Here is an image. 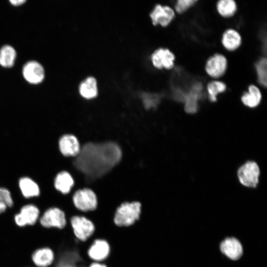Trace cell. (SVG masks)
Returning a JSON list of instances; mask_svg holds the SVG:
<instances>
[{"label": "cell", "mask_w": 267, "mask_h": 267, "mask_svg": "<svg viewBox=\"0 0 267 267\" xmlns=\"http://www.w3.org/2000/svg\"><path fill=\"white\" fill-rule=\"evenodd\" d=\"M260 169L255 161L245 162L238 168L237 177L241 184L247 187L255 188L259 183Z\"/></svg>", "instance_id": "6"}, {"label": "cell", "mask_w": 267, "mask_h": 267, "mask_svg": "<svg viewBox=\"0 0 267 267\" xmlns=\"http://www.w3.org/2000/svg\"><path fill=\"white\" fill-rule=\"evenodd\" d=\"M141 205L138 201L125 202L119 206L113 217V222L119 227L133 225L140 218Z\"/></svg>", "instance_id": "2"}, {"label": "cell", "mask_w": 267, "mask_h": 267, "mask_svg": "<svg viewBox=\"0 0 267 267\" xmlns=\"http://www.w3.org/2000/svg\"><path fill=\"white\" fill-rule=\"evenodd\" d=\"M226 88L223 82L218 80H214L209 82L206 89L209 100L212 102L217 101L218 94L224 92Z\"/></svg>", "instance_id": "25"}, {"label": "cell", "mask_w": 267, "mask_h": 267, "mask_svg": "<svg viewBox=\"0 0 267 267\" xmlns=\"http://www.w3.org/2000/svg\"><path fill=\"white\" fill-rule=\"evenodd\" d=\"M262 99V94L260 89L255 85H250L248 91L241 97V101L246 107L250 108L259 106Z\"/></svg>", "instance_id": "20"}, {"label": "cell", "mask_w": 267, "mask_h": 267, "mask_svg": "<svg viewBox=\"0 0 267 267\" xmlns=\"http://www.w3.org/2000/svg\"><path fill=\"white\" fill-rule=\"evenodd\" d=\"M150 16L154 25L159 24L162 27H166L175 18V11L168 5L157 4L150 13Z\"/></svg>", "instance_id": "14"}, {"label": "cell", "mask_w": 267, "mask_h": 267, "mask_svg": "<svg viewBox=\"0 0 267 267\" xmlns=\"http://www.w3.org/2000/svg\"><path fill=\"white\" fill-rule=\"evenodd\" d=\"M74 184L71 175L66 171H61L54 176L53 186L54 189L62 195L68 194Z\"/></svg>", "instance_id": "17"}, {"label": "cell", "mask_w": 267, "mask_h": 267, "mask_svg": "<svg viewBox=\"0 0 267 267\" xmlns=\"http://www.w3.org/2000/svg\"><path fill=\"white\" fill-rule=\"evenodd\" d=\"M79 92L80 94L85 98L90 99L95 97L97 94L95 79L92 77L87 78L80 85Z\"/></svg>", "instance_id": "23"}, {"label": "cell", "mask_w": 267, "mask_h": 267, "mask_svg": "<svg viewBox=\"0 0 267 267\" xmlns=\"http://www.w3.org/2000/svg\"><path fill=\"white\" fill-rule=\"evenodd\" d=\"M197 1V0H178L175 4V10L178 13L182 14L195 4Z\"/></svg>", "instance_id": "27"}, {"label": "cell", "mask_w": 267, "mask_h": 267, "mask_svg": "<svg viewBox=\"0 0 267 267\" xmlns=\"http://www.w3.org/2000/svg\"><path fill=\"white\" fill-rule=\"evenodd\" d=\"M89 267H107L104 264H101L98 263H92L89 265Z\"/></svg>", "instance_id": "29"}, {"label": "cell", "mask_w": 267, "mask_h": 267, "mask_svg": "<svg viewBox=\"0 0 267 267\" xmlns=\"http://www.w3.org/2000/svg\"><path fill=\"white\" fill-rule=\"evenodd\" d=\"M119 146L115 143H88L74 161L75 167L91 179L99 178L111 170L120 160Z\"/></svg>", "instance_id": "1"}, {"label": "cell", "mask_w": 267, "mask_h": 267, "mask_svg": "<svg viewBox=\"0 0 267 267\" xmlns=\"http://www.w3.org/2000/svg\"><path fill=\"white\" fill-rule=\"evenodd\" d=\"M110 250L108 242L103 239H96L89 246L87 254L92 261L102 262L109 257Z\"/></svg>", "instance_id": "15"}, {"label": "cell", "mask_w": 267, "mask_h": 267, "mask_svg": "<svg viewBox=\"0 0 267 267\" xmlns=\"http://www.w3.org/2000/svg\"><path fill=\"white\" fill-rule=\"evenodd\" d=\"M67 220L74 236L80 241H86L95 230L92 222L85 216L75 215Z\"/></svg>", "instance_id": "5"}, {"label": "cell", "mask_w": 267, "mask_h": 267, "mask_svg": "<svg viewBox=\"0 0 267 267\" xmlns=\"http://www.w3.org/2000/svg\"><path fill=\"white\" fill-rule=\"evenodd\" d=\"M34 267H51L55 261V254L48 246H43L34 250L30 257Z\"/></svg>", "instance_id": "11"}, {"label": "cell", "mask_w": 267, "mask_h": 267, "mask_svg": "<svg viewBox=\"0 0 267 267\" xmlns=\"http://www.w3.org/2000/svg\"><path fill=\"white\" fill-rule=\"evenodd\" d=\"M17 185L19 195L26 201L37 199L42 195V189L39 183L29 176L20 177Z\"/></svg>", "instance_id": "9"}, {"label": "cell", "mask_w": 267, "mask_h": 267, "mask_svg": "<svg viewBox=\"0 0 267 267\" xmlns=\"http://www.w3.org/2000/svg\"><path fill=\"white\" fill-rule=\"evenodd\" d=\"M221 43L226 50L234 51L241 45L242 37L237 30L228 28L223 32L222 36Z\"/></svg>", "instance_id": "18"}, {"label": "cell", "mask_w": 267, "mask_h": 267, "mask_svg": "<svg viewBox=\"0 0 267 267\" xmlns=\"http://www.w3.org/2000/svg\"><path fill=\"white\" fill-rule=\"evenodd\" d=\"M38 223L45 229L62 230L67 225L68 220L66 213L62 209L52 206L42 212Z\"/></svg>", "instance_id": "3"}, {"label": "cell", "mask_w": 267, "mask_h": 267, "mask_svg": "<svg viewBox=\"0 0 267 267\" xmlns=\"http://www.w3.org/2000/svg\"></svg>", "instance_id": "30"}, {"label": "cell", "mask_w": 267, "mask_h": 267, "mask_svg": "<svg viewBox=\"0 0 267 267\" xmlns=\"http://www.w3.org/2000/svg\"><path fill=\"white\" fill-rule=\"evenodd\" d=\"M58 147L61 154L64 157H76L81 150L77 138L69 134H64L59 138Z\"/></svg>", "instance_id": "13"}, {"label": "cell", "mask_w": 267, "mask_h": 267, "mask_svg": "<svg viewBox=\"0 0 267 267\" xmlns=\"http://www.w3.org/2000/svg\"><path fill=\"white\" fill-rule=\"evenodd\" d=\"M15 205L13 193L6 186L0 185V215L8 209H12Z\"/></svg>", "instance_id": "24"}, {"label": "cell", "mask_w": 267, "mask_h": 267, "mask_svg": "<svg viewBox=\"0 0 267 267\" xmlns=\"http://www.w3.org/2000/svg\"><path fill=\"white\" fill-rule=\"evenodd\" d=\"M17 53L15 48L9 44H5L0 47V66L4 68L14 66Z\"/></svg>", "instance_id": "21"}, {"label": "cell", "mask_w": 267, "mask_h": 267, "mask_svg": "<svg viewBox=\"0 0 267 267\" xmlns=\"http://www.w3.org/2000/svg\"><path fill=\"white\" fill-rule=\"evenodd\" d=\"M203 88L201 83H195L187 92H184L182 101L184 103V111L187 113L193 114L197 112L198 100L202 95Z\"/></svg>", "instance_id": "12"}, {"label": "cell", "mask_w": 267, "mask_h": 267, "mask_svg": "<svg viewBox=\"0 0 267 267\" xmlns=\"http://www.w3.org/2000/svg\"><path fill=\"white\" fill-rule=\"evenodd\" d=\"M21 71L24 80L33 85L42 83L45 77L44 67L41 63L36 60L26 62L22 66Z\"/></svg>", "instance_id": "8"}, {"label": "cell", "mask_w": 267, "mask_h": 267, "mask_svg": "<svg viewBox=\"0 0 267 267\" xmlns=\"http://www.w3.org/2000/svg\"><path fill=\"white\" fill-rule=\"evenodd\" d=\"M221 250L229 259L236 260L242 255L243 249L241 243L235 238H227L222 242Z\"/></svg>", "instance_id": "19"}, {"label": "cell", "mask_w": 267, "mask_h": 267, "mask_svg": "<svg viewBox=\"0 0 267 267\" xmlns=\"http://www.w3.org/2000/svg\"><path fill=\"white\" fill-rule=\"evenodd\" d=\"M151 59L153 65L157 68L172 69L176 59L175 54L169 49L160 48L152 54Z\"/></svg>", "instance_id": "16"}, {"label": "cell", "mask_w": 267, "mask_h": 267, "mask_svg": "<svg viewBox=\"0 0 267 267\" xmlns=\"http://www.w3.org/2000/svg\"><path fill=\"white\" fill-rule=\"evenodd\" d=\"M73 206L77 210L84 212L95 210L97 206V199L95 193L89 188L79 189L72 198Z\"/></svg>", "instance_id": "7"}, {"label": "cell", "mask_w": 267, "mask_h": 267, "mask_svg": "<svg viewBox=\"0 0 267 267\" xmlns=\"http://www.w3.org/2000/svg\"><path fill=\"white\" fill-rule=\"evenodd\" d=\"M9 2L13 6H19L26 3V0H9Z\"/></svg>", "instance_id": "28"}, {"label": "cell", "mask_w": 267, "mask_h": 267, "mask_svg": "<svg viewBox=\"0 0 267 267\" xmlns=\"http://www.w3.org/2000/svg\"><path fill=\"white\" fill-rule=\"evenodd\" d=\"M255 70L259 84L266 88L267 84V59L266 57L260 58L255 63Z\"/></svg>", "instance_id": "26"}, {"label": "cell", "mask_w": 267, "mask_h": 267, "mask_svg": "<svg viewBox=\"0 0 267 267\" xmlns=\"http://www.w3.org/2000/svg\"><path fill=\"white\" fill-rule=\"evenodd\" d=\"M227 68V60L222 54L215 53L210 56L205 64V71L211 78L215 80L222 77Z\"/></svg>", "instance_id": "10"}, {"label": "cell", "mask_w": 267, "mask_h": 267, "mask_svg": "<svg viewBox=\"0 0 267 267\" xmlns=\"http://www.w3.org/2000/svg\"><path fill=\"white\" fill-rule=\"evenodd\" d=\"M237 9V4L233 0H220L216 4L217 11L220 16L225 18L234 15Z\"/></svg>", "instance_id": "22"}, {"label": "cell", "mask_w": 267, "mask_h": 267, "mask_svg": "<svg viewBox=\"0 0 267 267\" xmlns=\"http://www.w3.org/2000/svg\"><path fill=\"white\" fill-rule=\"evenodd\" d=\"M41 214V211L36 204L27 201L14 215L13 222L19 228L32 226L38 222Z\"/></svg>", "instance_id": "4"}]
</instances>
